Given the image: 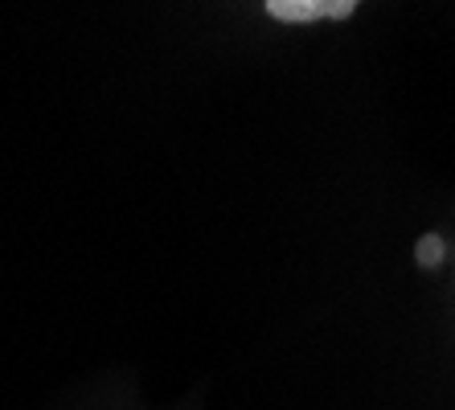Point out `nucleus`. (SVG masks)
<instances>
[{
  "label": "nucleus",
  "instance_id": "nucleus-2",
  "mask_svg": "<svg viewBox=\"0 0 455 410\" xmlns=\"http://www.w3.org/2000/svg\"><path fill=\"white\" fill-rule=\"evenodd\" d=\"M443 251H447V242L439 238V234H423V238H419V246H414V263L423 267H439L443 263Z\"/></svg>",
  "mask_w": 455,
  "mask_h": 410
},
{
  "label": "nucleus",
  "instance_id": "nucleus-1",
  "mask_svg": "<svg viewBox=\"0 0 455 410\" xmlns=\"http://www.w3.org/2000/svg\"><path fill=\"white\" fill-rule=\"evenodd\" d=\"M361 0H263L271 21L283 25H312V21H345Z\"/></svg>",
  "mask_w": 455,
  "mask_h": 410
}]
</instances>
